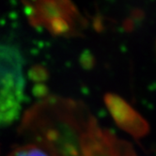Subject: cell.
<instances>
[{"label": "cell", "instance_id": "cell-1", "mask_svg": "<svg viewBox=\"0 0 156 156\" xmlns=\"http://www.w3.org/2000/svg\"><path fill=\"white\" fill-rule=\"evenodd\" d=\"M96 121L84 104L50 96L25 113L19 133L50 156H83L86 136Z\"/></svg>", "mask_w": 156, "mask_h": 156}, {"label": "cell", "instance_id": "cell-2", "mask_svg": "<svg viewBox=\"0 0 156 156\" xmlns=\"http://www.w3.org/2000/svg\"><path fill=\"white\" fill-rule=\"evenodd\" d=\"M25 87L23 55L17 47L0 41V127L19 118Z\"/></svg>", "mask_w": 156, "mask_h": 156}, {"label": "cell", "instance_id": "cell-3", "mask_svg": "<svg viewBox=\"0 0 156 156\" xmlns=\"http://www.w3.org/2000/svg\"><path fill=\"white\" fill-rule=\"evenodd\" d=\"M25 9L31 25L55 36H76L86 27L84 17L70 1L26 2Z\"/></svg>", "mask_w": 156, "mask_h": 156}, {"label": "cell", "instance_id": "cell-4", "mask_svg": "<svg viewBox=\"0 0 156 156\" xmlns=\"http://www.w3.org/2000/svg\"><path fill=\"white\" fill-rule=\"evenodd\" d=\"M83 156H136L132 145L99 126L96 121L88 131Z\"/></svg>", "mask_w": 156, "mask_h": 156}, {"label": "cell", "instance_id": "cell-5", "mask_svg": "<svg viewBox=\"0 0 156 156\" xmlns=\"http://www.w3.org/2000/svg\"><path fill=\"white\" fill-rule=\"evenodd\" d=\"M105 103L115 122L122 130L135 138L143 137L148 133L149 125L146 119L125 100L116 94L108 93L105 97Z\"/></svg>", "mask_w": 156, "mask_h": 156}, {"label": "cell", "instance_id": "cell-6", "mask_svg": "<svg viewBox=\"0 0 156 156\" xmlns=\"http://www.w3.org/2000/svg\"><path fill=\"white\" fill-rule=\"evenodd\" d=\"M8 156H50L43 149L34 144H26L14 149Z\"/></svg>", "mask_w": 156, "mask_h": 156}]
</instances>
